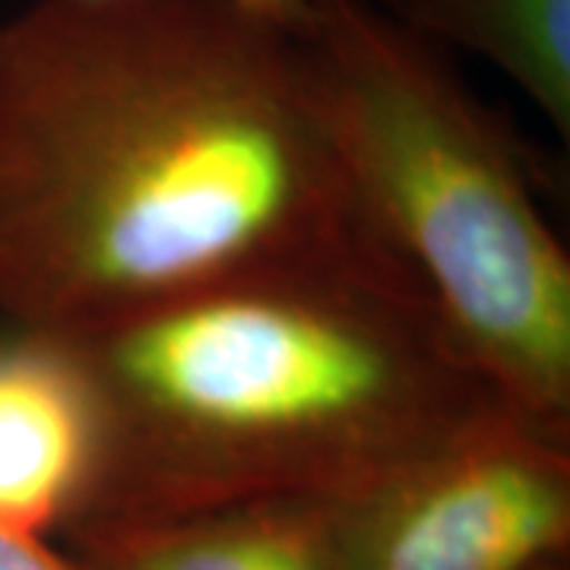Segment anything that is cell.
<instances>
[{
	"instance_id": "cell-1",
	"label": "cell",
	"mask_w": 570,
	"mask_h": 570,
	"mask_svg": "<svg viewBox=\"0 0 570 570\" xmlns=\"http://www.w3.org/2000/svg\"><path fill=\"white\" fill-rule=\"evenodd\" d=\"M355 235L298 26L245 0L0 20V324L96 333Z\"/></svg>"
},
{
	"instance_id": "cell-2",
	"label": "cell",
	"mask_w": 570,
	"mask_h": 570,
	"mask_svg": "<svg viewBox=\"0 0 570 570\" xmlns=\"http://www.w3.org/2000/svg\"><path fill=\"white\" fill-rule=\"evenodd\" d=\"M80 340L108 415L89 520L340 501L501 403L367 235Z\"/></svg>"
},
{
	"instance_id": "cell-3",
	"label": "cell",
	"mask_w": 570,
	"mask_h": 570,
	"mask_svg": "<svg viewBox=\"0 0 570 570\" xmlns=\"http://www.w3.org/2000/svg\"><path fill=\"white\" fill-rule=\"evenodd\" d=\"M298 36L358 228L504 406L570 431V257L527 142L377 0H311Z\"/></svg>"
},
{
	"instance_id": "cell-4",
	"label": "cell",
	"mask_w": 570,
	"mask_h": 570,
	"mask_svg": "<svg viewBox=\"0 0 570 570\" xmlns=\"http://www.w3.org/2000/svg\"><path fill=\"white\" fill-rule=\"evenodd\" d=\"M336 570H542L568 561L570 431L494 403L330 501Z\"/></svg>"
},
{
	"instance_id": "cell-5",
	"label": "cell",
	"mask_w": 570,
	"mask_h": 570,
	"mask_svg": "<svg viewBox=\"0 0 570 570\" xmlns=\"http://www.w3.org/2000/svg\"><path fill=\"white\" fill-rule=\"evenodd\" d=\"M108 415L77 333L0 324V523L63 539L105 489Z\"/></svg>"
},
{
	"instance_id": "cell-6",
	"label": "cell",
	"mask_w": 570,
	"mask_h": 570,
	"mask_svg": "<svg viewBox=\"0 0 570 570\" xmlns=\"http://www.w3.org/2000/svg\"><path fill=\"white\" fill-rule=\"evenodd\" d=\"M61 542L86 570H336L330 501L317 498L89 520Z\"/></svg>"
},
{
	"instance_id": "cell-7",
	"label": "cell",
	"mask_w": 570,
	"mask_h": 570,
	"mask_svg": "<svg viewBox=\"0 0 570 570\" xmlns=\"http://www.w3.org/2000/svg\"><path fill=\"white\" fill-rule=\"evenodd\" d=\"M396 20L444 51H466L535 105L570 140V0H381Z\"/></svg>"
},
{
	"instance_id": "cell-8",
	"label": "cell",
	"mask_w": 570,
	"mask_h": 570,
	"mask_svg": "<svg viewBox=\"0 0 570 570\" xmlns=\"http://www.w3.org/2000/svg\"><path fill=\"white\" fill-rule=\"evenodd\" d=\"M0 570H86L55 539L32 535L0 523Z\"/></svg>"
},
{
	"instance_id": "cell-9",
	"label": "cell",
	"mask_w": 570,
	"mask_h": 570,
	"mask_svg": "<svg viewBox=\"0 0 570 570\" xmlns=\"http://www.w3.org/2000/svg\"><path fill=\"white\" fill-rule=\"evenodd\" d=\"M245 3L247 7H254V10H264L269 17H276V20L298 26V22L305 20L307 3H311V0H245ZM377 3H381V0H377Z\"/></svg>"
},
{
	"instance_id": "cell-10",
	"label": "cell",
	"mask_w": 570,
	"mask_h": 570,
	"mask_svg": "<svg viewBox=\"0 0 570 570\" xmlns=\"http://www.w3.org/2000/svg\"><path fill=\"white\" fill-rule=\"evenodd\" d=\"M542 570H568V561H561V564H551V568H542Z\"/></svg>"
}]
</instances>
